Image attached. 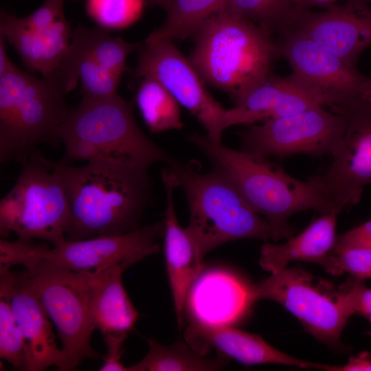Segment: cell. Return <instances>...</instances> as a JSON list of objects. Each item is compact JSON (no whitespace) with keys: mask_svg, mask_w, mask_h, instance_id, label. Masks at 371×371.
Instances as JSON below:
<instances>
[{"mask_svg":"<svg viewBox=\"0 0 371 371\" xmlns=\"http://www.w3.org/2000/svg\"><path fill=\"white\" fill-rule=\"evenodd\" d=\"M336 247L371 249V218L342 234Z\"/></svg>","mask_w":371,"mask_h":371,"instance_id":"34","label":"cell"},{"mask_svg":"<svg viewBox=\"0 0 371 371\" xmlns=\"http://www.w3.org/2000/svg\"><path fill=\"white\" fill-rule=\"evenodd\" d=\"M145 0H86V12L99 27L121 29L138 19Z\"/></svg>","mask_w":371,"mask_h":371,"instance_id":"29","label":"cell"},{"mask_svg":"<svg viewBox=\"0 0 371 371\" xmlns=\"http://www.w3.org/2000/svg\"><path fill=\"white\" fill-rule=\"evenodd\" d=\"M276 40L280 56L289 62L292 74L330 98L334 103L332 108L359 97L367 77L357 68L297 32H284Z\"/></svg>","mask_w":371,"mask_h":371,"instance_id":"14","label":"cell"},{"mask_svg":"<svg viewBox=\"0 0 371 371\" xmlns=\"http://www.w3.org/2000/svg\"><path fill=\"white\" fill-rule=\"evenodd\" d=\"M184 339L201 355L205 356L214 348L218 353L245 366L276 363L322 370L325 366L288 355L269 344L260 336L233 326H209L190 323L185 330Z\"/></svg>","mask_w":371,"mask_h":371,"instance_id":"20","label":"cell"},{"mask_svg":"<svg viewBox=\"0 0 371 371\" xmlns=\"http://www.w3.org/2000/svg\"><path fill=\"white\" fill-rule=\"evenodd\" d=\"M0 35L14 48L28 69L47 77L67 50L71 33L67 21L51 30H34L21 17L2 10Z\"/></svg>","mask_w":371,"mask_h":371,"instance_id":"22","label":"cell"},{"mask_svg":"<svg viewBox=\"0 0 371 371\" xmlns=\"http://www.w3.org/2000/svg\"><path fill=\"white\" fill-rule=\"evenodd\" d=\"M331 110L345 114L346 126L331 164L315 177L324 194L345 208L357 204L371 184V104L357 97Z\"/></svg>","mask_w":371,"mask_h":371,"instance_id":"13","label":"cell"},{"mask_svg":"<svg viewBox=\"0 0 371 371\" xmlns=\"http://www.w3.org/2000/svg\"><path fill=\"white\" fill-rule=\"evenodd\" d=\"M65 146L60 163L105 161L148 170L175 159L139 128L132 105L116 94L104 99L82 98L58 128Z\"/></svg>","mask_w":371,"mask_h":371,"instance_id":"3","label":"cell"},{"mask_svg":"<svg viewBox=\"0 0 371 371\" xmlns=\"http://www.w3.org/2000/svg\"><path fill=\"white\" fill-rule=\"evenodd\" d=\"M346 126L345 114L324 106L267 120L240 131L243 150L269 158L295 154L322 157L333 153Z\"/></svg>","mask_w":371,"mask_h":371,"instance_id":"11","label":"cell"},{"mask_svg":"<svg viewBox=\"0 0 371 371\" xmlns=\"http://www.w3.org/2000/svg\"><path fill=\"white\" fill-rule=\"evenodd\" d=\"M339 212L323 214L301 233L289 236L284 244L265 243L260 249V266L272 273L285 269L291 261L321 265L336 246L337 217Z\"/></svg>","mask_w":371,"mask_h":371,"instance_id":"23","label":"cell"},{"mask_svg":"<svg viewBox=\"0 0 371 371\" xmlns=\"http://www.w3.org/2000/svg\"><path fill=\"white\" fill-rule=\"evenodd\" d=\"M0 357L14 368L25 370L26 363L23 336L8 297L0 292Z\"/></svg>","mask_w":371,"mask_h":371,"instance_id":"30","label":"cell"},{"mask_svg":"<svg viewBox=\"0 0 371 371\" xmlns=\"http://www.w3.org/2000/svg\"><path fill=\"white\" fill-rule=\"evenodd\" d=\"M69 223L66 240L121 235L139 227L151 203L148 170L105 161L82 166L58 162Z\"/></svg>","mask_w":371,"mask_h":371,"instance_id":"1","label":"cell"},{"mask_svg":"<svg viewBox=\"0 0 371 371\" xmlns=\"http://www.w3.org/2000/svg\"><path fill=\"white\" fill-rule=\"evenodd\" d=\"M189 141L214 167L228 175L249 206L265 216L280 239L295 232L288 220L299 212L315 210L326 214L343 209L324 194L315 176L300 181L267 157L228 148L206 135L192 134Z\"/></svg>","mask_w":371,"mask_h":371,"instance_id":"2","label":"cell"},{"mask_svg":"<svg viewBox=\"0 0 371 371\" xmlns=\"http://www.w3.org/2000/svg\"><path fill=\"white\" fill-rule=\"evenodd\" d=\"M334 105L321 91L291 74H273L249 90L229 109L232 125L254 124L258 122L292 115L317 106Z\"/></svg>","mask_w":371,"mask_h":371,"instance_id":"17","label":"cell"},{"mask_svg":"<svg viewBox=\"0 0 371 371\" xmlns=\"http://www.w3.org/2000/svg\"><path fill=\"white\" fill-rule=\"evenodd\" d=\"M129 267L115 263L85 277L91 318L103 337H128L134 328L138 312L122 283V273Z\"/></svg>","mask_w":371,"mask_h":371,"instance_id":"21","label":"cell"},{"mask_svg":"<svg viewBox=\"0 0 371 371\" xmlns=\"http://www.w3.org/2000/svg\"><path fill=\"white\" fill-rule=\"evenodd\" d=\"M148 344L147 354L128 366V371H216L223 369L229 360L221 353L214 359L206 358L181 341L165 345L150 337Z\"/></svg>","mask_w":371,"mask_h":371,"instance_id":"24","label":"cell"},{"mask_svg":"<svg viewBox=\"0 0 371 371\" xmlns=\"http://www.w3.org/2000/svg\"><path fill=\"white\" fill-rule=\"evenodd\" d=\"M106 346V355L102 356L104 363L100 371H128V367L121 361L122 346L126 337L108 335L103 337Z\"/></svg>","mask_w":371,"mask_h":371,"instance_id":"33","label":"cell"},{"mask_svg":"<svg viewBox=\"0 0 371 371\" xmlns=\"http://www.w3.org/2000/svg\"><path fill=\"white\" fill-rule=\"evenodd\" d=\"M63 1H65V0H63Z\"/></svg>","mask_w":371,"mask_h":371,"instance_id":"39","label":"cell"},{"mask_svg":"<svg viewBox=\"0 0 371 371\" xmlns=\"http://www.w3.org/2000/svg\"><path fill=\"white\" fill-rule=\"evenodd\" d=\"M145 1H146L147 3L149 4V3H150L151 0H145Z\"/></svg>","mask_w":371,"mask_h":371,"instance_id":"38","label":"cell"},{"mask_svg":"<svg viewBox=\"0 0 371 371\" xmlns=\"http://www.w3.org/2000/svg\"><path fill=\"white\" fill-rule=\"evenodd\" d=\"M364 280L353 276L341 286L338 292L350 315H361L371 324V289L366 286Z\"/></svg>","mask_w":371,"mask_h":371,"instance_id":"32","label":"cell"},{"mask_svg":"<svg viewBox=\"0 0 371 371\" xmlns=\"http://www.w3.org/2000/svg\"><path fill=\"white\" fill-rule=\"evenodd\" d=\"M223 9L273 35L291 30L304 11L293 0H227Z\"/></svg>","mask_w":371,"mask_h":371,"instance_id":"27","label":"cell"},{"mask_svg":"<svg viewBox=\"0 0 371 371\" xmlns=\"http://www.w3.org/2000/svg\"><path fill=\"white\" fill-rule=\"evenodd\" d=\"M193 35L190 61L205 83L227 93L235 102L271 75L281 56L273 34L224 9Z\"/></svg>","mask_w":371,"mask_h":371,"instance_id":"4","label":"cell"},{"mask_svg":"<svg viewBox=\"0 0 371 371\" xmlns=\"http://www.w3.org/2000/svg\"><path fill=\"white\" fill-rule=\"evenodd\" d=\"M62 67L68 76L78 78L82 98L104 99L117 94L122 75L81 52L67 49L62 60Z\"/></svg>","mask_w":371,"mask_h":371,"instance_id":"28","label":"cell"},{"mask_svg":"<svg viewBox=\"0 0 371 371\" xmlns=\"http://www.w3.org/2000/svg\"><path fill=\"white\" fill-rule=\"evenodd\" d=\"M164 223L146 225L124 234L66 240L50 248L45 243L18 239L0 240V264L8 267L43 263L78 273L95 272L115 263L128 267L159 251L157 239Z\"/></svg>","mask_w":371,"mask_h":371,"instance_id":"8","label":"cell"},{"mask_svg":"<svg viewBox=\"0 0 371 371\" xmlns=\"http://www.w3.org/2000/svg\"><path fill=\"white\" fill-rule=\"evenodd\" d=\"M132 76L155 78L202 124L206 136L221 143L224 131L230 126L229 109L224 108L207 91L197 71L173 42L145 39L137 49Z\"/></svg>","mask_w":371,"mask_h":371,"instance_id":"10","label":"cell"},{"mask_svg":"<svg viewBox=\"0 0 371 371\" xmlns=\"http://www.w3.org/2000/svg\"><path fill=\"white\" fill-rule=\"evenodd\" d=\"M293 1H294L295 3H296V5H297L300 9H302L301 7H300V4H301V2H302V0H293Z\"/></svg>","mask_w":371,"mask_h":371,"instance_id":"37","label":"cell"},{"mask_svg":"<svg viewBox=\"0 0 371 371\" xmlns=\"http://www.w3.org/2000/svg\"><path fill=\"white\" fill-rule=\"evenodd\" d=\"M47 78L12 63L0 74V161L23 164L40 144L56 146L69 109Z\"/></svg>","mask_w":371,"mask_h":371,"instance_id":"6","label":"cell"},{"mask_svg":"<svg viewBox=\"0 0 371 371\" xmlns=\"http://www.w3.org/2000/svg\"><path fill=\"white\" fill-rule=\"evenodd\" d=\"M256 301L271 300L285 307L318 340L341 348V334L351 316L339 297L314 284L313 276L299 269H284L254 286Z\"/></svg>","mask_w":371,"mask_h":371,"instance_id":"12","label":"cell"},{"mask_svg":"<svg viewBox=\"0 0 371 371\" xmlns=\"http://www.w3.org/2000/svg\"><path fill=\"white\" fill-rule=\"evenodd\" d=\"M324 370L330 371H371V352L365 351L356 357H351L344 366L326 365Z\"/></svg>","mask_w":371,"mask_h":371,"instance_id":"35","label":"cell"},{"mask_svg":"<svg viewBox=\"0 0 371 371\" xmlns=\"http://www.w3.org/2000/svg\"><path fill=\"white\" fill-rule=\"evenodd\" d=\"M21 165L11 190L0 201V233L39 239L53 247L66 240L69 207L58 163L36 150Z\"/></svg>","mask_w":371,"mask_h":371,"instance_id":"7","label":"cell"},{"mask_svg":"<svg viewBox=\"0 0 371 371\" xmlns=\"http://www.w3.org/2000/svg\"><path fill=\"white\" fill-rule=\"evenodd\" d=\"M161 179L166 191V205L164 221V256L168 281L179 330L189 291L203 270V262L196 256L192 242L186 229L179 223L174 203L177 181L168 168H164Z\"/></svg>","mask_w":371,"mask_h":371,"instance_id":"19","label":"cell"},{"mask_svg":"<svg viewBox=\"0 0 371 371\" xmlns=\"http://www.w3.org/2000/svg\"><path fill=\"white\" fill-rule=\"evenodd\" d=\"M367 1L347 0L320 12L304 10L291 30L309 38L357 68L359 56L371 46V9Z\"/></svg>","mask_w":371,"mask_h":371,"instance_id":"15","label":"cell"},{"mask_svg":"<svg viewBox=\"0 0 371 371\" xmlns=\"http://www.w3.org/2000/svg\"><path fill=\"white\" fill-rule=\"evenodd\" d=\"M168 168L184 192L190 211L186 229L199 260L227 242L245 239H280L265 219L247 203L228 175L214 167L201 171L194 160L175 159Z\"/></svg>","mask_w":371,"mask_h":371,"instance_id":"5","label":"cell"},{"mask_svg":"<svg viewBox=\"0 0 371 371\" xmlns=\"http://www.w3.org/2000/svg\"><path fill=\"white\" fill-rule=\"evenodd\" d=\"M359 97L363 100L371 104V78H366L363 83Z\"/></svg>","mask_w":371,"mask_h":371,"instance_id":"36","label":"cell"},{"mask_svg":"<svg viewBox=\"0 0 371 371\" xmlns=\"http://www.w3.org/2000/svg\"><path fill=\"white\" fill-rule=\"evenodd\" d=\"M135 102L152 133L180 130L183 126L180 104L172 95L152 77L141 78Z\"/></svg>","mask_w":371,"mask_h":371,"instance_id":"26","label":"cell"},{"mask_svg":"<svg viewBox=\"0 0 371 371\" xmlns=\"http://www.w3.org/2000/svg\"><path fill=\"white\" fill-rule=\"evenodd\" d=\"M320 265L333 275L347 272L359 279L371 278V249L335 246Z\"/></svg>","mask_w":371,"mask_h":371,"instance_id":"31","label":"cell"},{"mask_svg":"<svg viewBox=\"0 0 371 371\" xmlns=\"http://www.w3.org/2000/svg\"><path fill=\"white\" fill-rule=\"evenodd\" d=\"M227 0H171L163 24L146 38L173 42L193 35L211 16L223 10Z\"/></svg>","mask_w":371,"mask_h":371,"instance_id":"25","label":"cell"},{"mask_svg":"<svg viewBox=\"0 0 371 371\" xmlns=\"http://www.w3.org/2000/svg\"><path fill=\"white\" fill-rule=\"evenodd\" d=\"M256 302L254 286L223 269L202 271L193 282L186 303L191 323L209 326H233Z\"/></svg>","mask_w":371,"mask_h":371,"instance_id":"18","label":"cell"},{"mask_svg":"<svg viewBox=\"0 0 371 371\" xmlns=\"http://www.w3.org/2000/svg\"><path fill=\"white\" fill-rule=\"evenodd\" d=\"M0 266V292L9 298L25 347V370L41 371L50 366L66 370L62 348L56 343L52 324L23 271Z\"/></svg>","mask_w":371,"mask_h":371,"instance_id":"16","label":"cell"},{"mask_svg":"<svg viewBox=\"0 0 371 371\" xmlns=\"http://www.w3.org/2000/svg\"><path fill=\"white\" fill-rule=\"evenodd\" d=\"M24 274L56 326L66 361L73 370L84 360L101 355L91 344L93 324L83 273L43 263L23 267Z\"/></svg>","mask_w":371,"mask_h":371,"instance_id":"9","label":"cell"}]
</instances>
